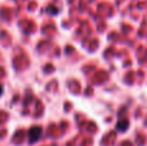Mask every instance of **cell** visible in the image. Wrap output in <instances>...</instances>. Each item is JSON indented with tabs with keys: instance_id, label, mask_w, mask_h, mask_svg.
Here are the masks:
<instances>
[{
	"instance_id": "3957f363",
	"label": "cell",
	"mask_w": 147,
	"mask_h": 146,
	"mask_svg": "<svg viewBox=\"0 0 147 146\" xmlns=\"http://www.w3.org/2000/svg\"><path fill=\"white\" fill-rule=\"evenodd\" d=\"M3 91H4V88H3V85H1V84H0V96H1V95H3Z\"/></svg>"
},
{
	"instance_id": "7a4b0ae2",
	"label": "cell",
	"mask_w": 147,
	"mask_h": 146,
	"mask_svg": "<svg viewBox=\"0 0 147 146\" xmlns=\"http://www.w3.org/2000/svg\"><path fill=\"white\" fill-rule=\"evenodd\" d=\"M128 127H129V120H128V119H119V120H117V124H116L117 131L124 132L128 129Z\"/></svg>"
},
{
	"instance_id": "6da1fadb",
	"label": "cell",
	"mask_w": 147,
	"mask_h": 146,
	"mask_svg": "<svg viewBox=\"0 0 147 146\" xmlns=\"http://www.w3.org/2000/svg\"><path fill=\"white\" fill-rule=\"evenodd\" d=\"M41 135H43V129L39 126H34L28 129V142L30 144H35L39 140L41 139Z\"/></svg>"
}]
</instances>
